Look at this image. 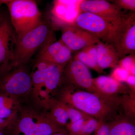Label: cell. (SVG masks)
<instances>
[{
	"instance_id": "d6a6232c",
	"label": "cell",
	"mask_w": 135,
	"mask_h": 135,
	"mask_svg": "<svg viewBox=\"0 0 135 135\" xmlns=\"http://www.w3.org/2000/svg\"><path fill=\"white\" fill-rule=\"evenodd\" d=\"M0 135H5V133L3 132L2 131H0Z\"/></svg>"
},
{
	"instance_id": "9c48e42d",
	"label": "cell",
	"mask_w": 135,
	"mask_h": 135,
	"mask_svg": "<svg viewBox=\"0 0 135 135\" xmlns=\"http://www.w3.org/2000/svg\"><path fill=\"white\" fill-rule=\"evenodd\" d=\"M73 24L105 42H108L112 28V25L105 19L87 12L80 13Z\"/></svg>"
},
{
	"instance_id": "603a6c76",
	"label": "cell",
	"mask_w": 135,
	"mask_h": 135,
	"mask_svg": "<svg viewBox=\"0 0 135 135\" xmlns=\"http://www.w3.org/2000/svg\"><path fill=\"white\" fill-rule=\"evenodd\" d=\"M118 66L127 70L130 75H135V54L128 55L120 58Z\"/></svg>"
},
{
	"instance_id": "7402d4cb",
	"label": "cell",
	"mask_w": 135,
	"mask_h": 135,
	"mask_svg": "<svg viewBox=\"0 0 135 135\" xmlns=\"http://www.w3.org/2000/svg\"><path fill=\"white\" fill-rule=\"evenodd\" d=\"M60 102L67 113L68 119L70 120V122H74L80 120L86 119L90 117H91L83 113L79 110L70 106L61 101Z\"/></svg>"
},
{
	"instance_id": "8992f818",
	"label": "cell",
	"mask_w": 135,
	"mask_h": 135,
	"mask_svg": "<svg viewBox=\"0 0 135 135\" xmlns=\"http://www.w3.org/2000/svg\"><path fill=\"white\" fill-rule=\"evenodd\" d=\"M118 52L120 58L135 54V12L124 14L112 25L108 42Z\"/></svg>"
},
{
	"instance_id": "ffe728a7",
	"label": "cell",
	"mask_w": 135,
	"mask_h": 135,
	"mask_svg": "<svg viewBox=\"0 0 135 135\" xmlns=\"http://www.w3.org/2000/svg\"><path fill=\"white\" fill-rule=\"evenodd\" d=\"M121 106L126 117L135 120V95L124 94L121 96Z\"/></svg>"
},
{
	"instance_id": "1f68e13d",
	"label": "cell",
	"mask_w": 135,
	"mask_h": 135,
	"mask_svg": "<svg viewBox=\"0 0 135 135\" xmlns=\"http://www.w3.org/2000/svg\"><path fill=\"white\" fill-rule=\"evenodd\" d=\"M51 135H70L68 133H56Z\"/></svg>"
},
{
	"instance_id": "30bf717a",
	"label": "cell",
	"mask_w": 135,
	"mask_h": 135,
	"mask_svg": "<svg viewBox=\"0 0 135 135\" xmlns=\"http://www.w3.org/2000/svg\"><path fill=\"white\" fill-rule=\"evenodd\" d=\"M17 39V35L10 20L1 14L0 17V68L11 66Z\"/></svg>"
},
{
	"instance_id": "44dd1931",
	"label": "cell",
	"mask_w": 135,
	"mask_h": 135,
	"mask_svg": "<svg viewBox=\"0 0 135 135\" xmlns=\"http://www.w3.org/2000/svg\"><path fill=\"white\" fill-rule=\"evenodd\" d=\"M73 53L70 49L64 44L53 57L51 61V64L53 65L65 66L72 59Z\"/></svg>"
},
{
	"instance_id": "cb8c5ba5",
	"label": "cell",
	"mask_w": 135,
	"mask_h": 135,
	"mask_svg": "<svg viewBox=\"0 0 135 135\" xmlns=\"http://www.w3.org/2000/svg\"><path fill=\"white\" fill-rule=\"evenodd\" d=\"M98 121L92 117L85 120L79 135H91L94 133L98 123Z\"/></svg>"
},
{
	"instance_id": "484cf974",
	"label": "cell",
	"mask_w": 135,
	"mask_h": 135,
	"mask_svg": "<svg viewBox=\"0 0 135 135\" xmlns=\"http://www.w3.org/2000/svg\"><path fill=\"white\" fill-rule=\"evenodd\" d=\"M86 120H80L74 122H68L65 126L66 129L68 134L70 135H79Z\"/></svg>"
},
{
	"instance_id": "7c38bea8",
	"label": "cell",
	"mask_w": 135,
	"mask_h": 135,
	"mask_svg": "<svg viewBox=\"0 0 135 135\" xmlns=\"http://www.w3.org/2000/svg\"><path fill=\"white\" fill-rule=\"evenodd\" d=\"M81 1H55L51 11V24L53 29L73 24L77 16L76 7Z\"/></svg>"
},
{
	"instance_id": "2e32d148",
	"label": "cell",
	"mask_w": 135,
	"mask_h": 135,
	"mask_svg": "<svg viewBox=\"0 0 135 135\" xmlns=\"http://www.w3.org/2000/svg\"><path fill=\"white\" fill-rule=\"evenodd\" d=\"M73 58L79 60L89 68H91L99 74L104 73L98 64L97 60V44L84 48L75 53Z\"/></svg>"
},
{
	"instance_id": "4fadbf2b",
	"label": "cell",
	"mask_w": 135,
	"mask_h": 135,
	"mask_svg": "<svg viewBox=\"0 0 135 135\" xmlns=\"http://www.w3.org/2000/svg\"><path fill=\"white\" fill-rule=\"evenodd\" d=\"M93 82L99 91L107 96L118 97L120 96V95L131 93L126 84L118 82L110 76L100 75L93 78Z\"/></svg>"
},
{
	"instance_id": "5b68a950",
	"label": "cell",
	"mask_w": 135,
	"mask_h": 135,
	"mask_svg": "<svg viewBox=\"0 0 135 135\" xmlns=\"http://www.w3.org/2000/svg\"><path fill=\"white\" fill-rule=\"evenodd\" d=\"M63 77L66 82L75 88L96 94L112 104L120 107V97L107 96L101 93L93 83L89 68L73 57L64 68Z\"/></svg>"
},
{
	"instance_id": "e0dca14e",
	"label": "cell",
	"mask_w": 135,
	"mask_h": 135,
	"mask_svg": "<svg viewBox=\"0 0 135 135\" xmlns=\"http://www.w3.org/2000/svg\"><path fill=\"white\" fill-rule=\"evenodd\" d=\"M107 123L111 135H135V120L120 116Z\"/></svg>"
},
{
	"instance_id": "d6986e66",
	"label": "cell",
	"mask_w": 135,
	"mask_h": 135,
	"mask_svg": "<svg viewBox=\"0 0 135 135\" xmlns=\"http://www.w3.org/2000/svg\"><path fill=\"white\" fill-rule=\"evenodd\" d=\"M15 97L7 94H0V118L7 119L16 116L18 104Z\"/></svg>"
},
{
	"instance_id": "7a4b0ae2",
	"label": "cell",
	"mask_w": 135,
	"mask_h": 135,
	"mask_svg": "<svg viewBox=\"0 0 135 135\" xmlns=\"http://www.w3.org/2000/svg\"><path fill=\"white\" fill-rule=\"evenodd\" d=\"M54 30L51 23L42 21L35 28L17 38L11 66L25 64L38 50L56 41Z\"/></svg>"
},
{
	"instance_id": "ba28073f",
	"label": "cell",
	"mask_w": 135,
	"mask_h": 135,
	"mask_svg": "<svg viewBox=\"0 0 135 135\" xmlns=\"http://www.w3.org/2000/svg\"><path fill=\"white\" fill-rule=\"evenodd\" d=\"M59 29L62 33L60 40L73 53L79 51L87 46L97 44L101 41L92 34L73 24L63 25Z\"/></svg>"
},
{
	"instance_id": "d4e9b609",
	"label": "cell",
	"mask_w": 135,
	"mask_h": 135,
	"mask_svg": "<svg viewBox=\"0 0 135 135\" xmlns=\"http://www.w3.org/2000/svg\"><path fill=\"white\" fill-rule=\"evenodd\" d=\"M113 69L110 76L118 82L121 83L126 82L130 75L128 72L118 66Z\"/></svg>"
},
{
	"instance_id": "836d02e7",
	"label": "cell",
	"mask_w": 135,
	"mask_h": 135,
	"mask_svg": "<svg viewBox=\"0 0 135 135\" xmlns=\"http://www.w3.org/2000/svg\"><path fill=\"white\" fill-rule=\"evenodd\" d=\"M1 13H0V17H1Z\"/></svg>"
},
{
	"instance_id": "f1b7e54d",
	"label": "cell",
	"mask_w": 135,
	"mask_h": 135,
	"mask_svg": "<svg viewBox=\"0 0 135 135\" xmlns=\"http://www.w3.org/2000/svg\"><path fill=\"white\" fill-rule=\"evenodd\" d=\"M125 82L130 90L131 94L135 95V75H129Z\"/></svg>"
},
{
	"instance_id": "3957f363",
	"label": "cell",
	"mask_w": 135,
	"mask_h": 135,
	"mask_svg": "<svg viewBox=\"0 0 135 135\" xmlns=\"http://www.w3.org/2000/svg\"><path fill=\"white\" fill-rule=\"evenodd\" d=\"M7 5L10 21L17 38L32 30L42 22L41 12L33 0L0 1V5Z\"/></svg>"
},
{
	"instance_id": "4316f807",
	"label": "cell",
	"mask_w": 135,
	"mask_h": 135,
	"mask_svg": "<svg viewBox=\"0 0 135 135\" xmlns=\"http://www.w3.org/2000/svg\"><path fill=\"white\" fill-rule=\"evenodd\" d=\"M110 2L116 5L121 9L129 10L135 12V0H114Z\"/></svg>"
},
{
	"instance_id": "52a82bcc",
	"label": "cell",
	"mask_w": 135,
	"mask_h": 135,
	"mask_svg": "<svg viewBox=\"0 0 135 135\" xmlns=\"http://www.w3.org/2000/svg\"><path fill=\"white\" fill-rule=\"evenodd\" d=\"M22 65L14 70H11L12 66L0 68V94L16 97L31 91V77Z\"/></svg>"
},
{
	"instance_id": "277c9868",
	"label": "cell",
	"mask_w": 135,
	"mask_h": 135,
	"mask_svg": "<svg viewBox=\"0 0 135 135\" xmlns=\"http://www.w3.org/2000/svg\"><path fill=\"white\" fill-rule=\"evenodd\" d=\"M11 131L12 135H51L56 133H68L66 129L51 120L46 114L40 113L31 109L21 111Z\"/></svg>"
},
{
	"instance_id": "9a60e30c",
	"label": "cell",
	"mask_w": 135,
	"mask_h": 135,
	"mask_svg": "<svg viewBox=\"0 0 135 135\" xmlns=\"http://www.w3.org/2000/svg\"><path fill=\"white\" fill-rule=\"evenodd\" d=\"M65 66L53 65L46 70L43 88L50 94L59 87L63 81V71Z\"/></svg>"
},
{
	"instance_id": "8fae6325",
	"label": "cell",
	"mask_w": 135,
	"mask_h": 135,
	"mask_svg": "<svg viewBox=\"0 0 135 135\" xmlns=\"http://www.w3.org/2000/svg\"><path fill=\"white\" fill-rule=\"evenodd\" d=\"M79 12L92 13L105 19L112 25L123 15L122 9L112 3L104 0H83L79 5Z\"/></svg>"
},
{
	"instance_id": "6da1fadb",
	"label": "cell",
	"mask_w": 135,
	"mask_h": 135,
	"mask_svg": "<svg viewBox=\"0 0 135 135\" xmlns=\"http://www.w3.org/2000/svg\"><path fill=\"white\" fill-rule=\"evenodd\" d=\"M66 83V84L60 90L59 101L98 120L106 122L109 120V122L119 117L116 116L119 108L96 94L79 89Z\"/></svg>"
},
{
	"instance_id": "83f0119b",
	"label": "cell",
	"mask_w": 135,
	"mask_h": 135,
	"mask_svg": "<svg viewBox=\"0 0 135 135\" xmlns=\"http://www.w3.org/2000/svg\"><path fill=\"white\" fill-rule=\"evenodd\" d=\"M94 135H111L108 123L104 121H98V125Z\"/></svg>"
},
{
	"instance_id": "f546056e",
	"label": "cell",
	"mask_w": 135,
	"mask_h": 135,
	"mask_svg": "<svg viewBox=\"0 0 135 135\" xmlns=\"http://www.w3.org/2000/svg\"><path fill=\"white\" fill-rule=\"evenodd\" d=\"M52 65L53 64H51L46 60L38 59L35 64V66L37 68V70L43 71L47 69L50 66Z\"/></svg>"
},
{
	"instance_id": "4dcf8cb0",
	"label": "cell",
	"mask_w": 135,
	"mask_h": 135,
	"mask_svg": "<svg viewBox=\"0 0 135 135\" xmlns=\"http://www.w3.org/2000/svg\"><path fill=\"white\" fill-rule=\"evenodd\" d=\"M15 117L7 119H3L0 118V131H2L5 128L7 127L12 124Z\"/></svg>"
},
{
	"instance_id": "5bb4252c",
	"label": "cell",
	"mask_w": 135,
	"mask_h": 135,
	"mask_svg": "<svg viewBox=\"0 0 135 135\" xmlns=\"http://www.w3.org/2000/svg\"><path fill=\"white\" fill-rule=\"evenodd\" d=\"M120 59L118 52L110 44L101 41L97 44V60L101 70L117 67Z\"/></svg>"
},
{
	"instance_id": "ac0fdd59",
	"label": "cell",
	"mask_w": 135,
	"mask_h": 135,
	"mask_svg": "<svg viewBox=\"0 0 135 135\" xmlns=\"http://www.w3.org/2000/svg\"><path fill=\"white\" fill-rule=\"evenodd\" d=\"M48 109L50 111L46 114L48 118L56 125L63 127H65L69 119L61 102L53 99Z\"/></svg>"
}]
</instances>
